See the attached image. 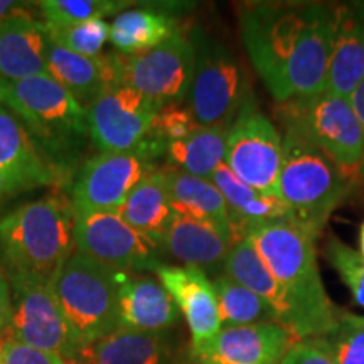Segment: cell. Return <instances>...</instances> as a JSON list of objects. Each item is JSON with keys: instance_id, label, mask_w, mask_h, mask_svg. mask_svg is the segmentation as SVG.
Listing matches in <instances>:
<instances>
[{"instance_id": "4316f807", "label": "cell", "mask_w": 364, "mask_h": 364, "mask_svg": "<svg viewBox=\"0 0 364 364\" xmlns=\"http://www.w3.org/2000/svg\"><path fill=\"white\" fill-rule=\"evenodd\" d=\"M223 273H226L230 279L238 282L240 285L247 287L258 297L272 306L279 318V324L289 331L290 322V307L287 295L275 277L272 275L265 263L257 253V250L248 238H241L231 247L228 253Z\"/></svg>"}, {"instance_id": "4fadbf2b", "label": "cell", "mask_w": 364, "mask_h": 364, "mask_svg": "<svg viewBox=\"0 0 364 364\" xmlns=\"http://www.w3.org/2000/svg\"><path fill=\"white\" fill-rule=\"evenodd\" d=\"M152 171V161L140 150L102 152L90 159L73 188L75 216L117 215L136 184Z\"/></svg>"}, {"instance_id": "44dd1931", "label": "cell", "mask_w": 364, "mask_h": 364, "mask_svg": "<svg viewBox=\"0 0 364 364\" xmlns=\"http://www.w3.org/2000/svg\"><path fill=\"white\" fill-rule=\"evenodd\" d=\"M0 172L22 191L53 184L54 172L46 164L27 134L26 127L12 113L0 107Z\"/></svg>"}, {"instance_id": "60d3db41", "label": "cell", "mask_w": 364, "mask_h": 364, "mask_svg": "<svg viewBox=\"0 0 364 364\" xmlns=\"http://www.w3.org/2000/svg\"><path fill=\"white\" fill-rule=\"evenodd\" d=\"M9 85H11V81L4 80L2 76H0V103H6V102H7Z\"/></svg>"}, {"instance_id": "83f0119b", "label": "cell", "mask_w": 364, "mask_h": 364, "mask_svg": "<svg viewBox=\"0 0 364 364\" xmlns=\"http://www.w3.org/2000/svg\"><path fill=\"white\" fill-rule=\"evenodd\" d=\"M230 125L199 127L198 130L167 145L164 156L169 167L186 174L211 179L218 167L225 162L226 136Z\"/></svg>"}, {"instance_id": "7a4b0ae2", "label": "cell", "mask_w": 364, "mask_h": 364, "mask_svg": "<svg viewBox=\"0 0 364 364\" xmlns=\"http://www.w3.org/2000/svg\"><path fill=\"white\" fill-rule=\"evenodd\" d=\"M248 238L268 270L279 282L290 307L289 331L299 341L327 334L339 317L321 279L317 236L294 221H272L250 226Z\"/></svg>"}, {"instance_id": "ffe728a7", "label": "cell", "mask_w": 364, "mask_h": 364, "mask_svg": "<svg viewBox=\"0 0 364 364\" xmlns=\"http://www.w3.org/2000/svg\"><path fill=\"white\" fill-rule=\"evenodd\" d=\"M235 243L230 235L218 228L176 213L164 235L161 248L184 263V267H196L203 272L221 268L223 272L228 253Z\"/></svg>"}, {"instance_id": "6da1fadb", "label": "cell", "mask_w": 364, "mask_h": 364, "mask_svg": "<svg viewBox=\"0 0 364 364\" xmlns=\"http://www.w3.org/2000/svg\"><path fill=\"white\" fill-rule=\"evenodd\" d=\"M241 41L279 103L326 91L334 9L324 4L257 2L241 9Z\"/></svg>"}, {"instance_id": "30bf717a", "label": "cell", "mask_w": 364, "mask_h": 364, "mask_svg": "<svg viewBox=\"0 0 364 364\" xmlns=\"http://www.w3.org/2000/svg\"><path fill=\"white\" fill-rule=\"evenodd\" d=\"M282 159L284 142L279 129L250 100L228 130L226 167L250 188L277 196Z\"/></svg>"}, {"instance_id": "484cf974", "label": "cell", "mask_w": 364, "mask_h": 364, "mask_svg": "<svg viewBox=\"0 0 364 364\" xmlns=\"http://www.w3.org/2000/svg\"><path fill=\"white\" fill-rule=\"evenodd\" d=\"M46 66H48V75L65 86L83 107L85 105L90 107L108 85L115 83L108 54L86 58L54 46L49 41Z\"/></svg>"}, {"instance_id": "e0dca14e", "label": "cell", "mask_w": 364, "mask_h": 364, "mask_svg": "<svg viewBox=\"0 0 364 364\" xmlns=\"http://www.w3.org/2000/svg\"><path fill=\"white\" fill-rule=\"evenodd\" d=\"M48 44L44 22L36 21L22 7L16 9L0 21V76L19 81L48 75Z\"/></svg>"}, {"instance_id": "f35d334b", "label": "cell", "mask_w": 364, "mask_h": 364, "mask_svg": "<svg viewBox=\"0 0 364 364\" xmlns=\"http://www.w3.org/2000/svg\"><path fill=\"white\" fill-rule=\"evenodd\" d=\"M17 193H22V189L19 188V186L0 172V201L9 198V196H14Z\"/></svg>"}, {"instance_id": "f546056e", "label": "cell", "mask_w": 364, "mask_h": 364, "mask_svg": "<svg viewBox=\"0 0 364 364\" xmlns=\"http://www.w3.org/2000/svg\"><path fill=\"white\" fill-rule=\"evenodd\" d=\"M213 285H215L223 327L267 324V322L279 324V318L270 304L247 287L230 279L226 273H218Z\"/></svg>"}, {"instance_id": "8d00e7d4", "label": "cell", "mask_w": 364, "mask_h": 364, "mask_svg": "<svg viewBox=\"0 0 364 364\" xmlns=\"http://www.w3.org/2000/svg\"><path fill=\"white\" fill-rule=\"evenodd\" d=\"M12 317V294L7 277L0 273V339L9 332Z\"/></svg>"}, {"instance_id": "f1b7e54d", "label": "cell", "mask_w": 364, "mask_h": 364, "mask_svg": "<svg viewBox=\"0 0 364 364\" xmlns=\"http://www.w3.org/2000/svg\"><path fill=\"white\" fill-rule=\"evenodd\" d=\"M176 33V21L154 9L124 11L110 24V41L120 54L149 51L166 43Z\"/></svg>"}, {"instance_id": "277c9868", "label": "cell", "mask_w": 364, "mask_h": 364, "mask_svg": "<svg viewBox=\"0 0 364 364\" xmlns=\"http://www.w3.org/2000/svg\"><path fill=\"white\" fill-rule=\"evenodd\" d=\"M75 247V211L63 198L22 204L0 218V255L9 273L53 279Z\"/></svg>"}, {"instance_id": "d6a6232c", "label": "cell", "mask_w": 364, "mask_h": 364, "mask_svg": "<svg viewBox=\"0 0 364 364\" xmlns=\"http://www.w3.org/2000/svg\"><path fill=\"white\" fill-rule=\"evenodd\" d=\"M48 39L54 46L86 58H97L110 39V24L105 19L81 22L75 26H46Z\"/></svg>"}, {"instance_id": "e575fe53", "label": "cell", "mask_w": 364, "mask_h": 364, "mask_svg": "<svg viewBox=\"0 0 364 364\" xmlns=\"http://www.w3.org/2000/svg\"><path fill=\"white\" fill-rule=\"evenodd\" d=\"M0 364H68L63 356L19 343L11 334L0 339Z\"/></svg>"}, {"instance_id": "9a60e30c", "label": "cell", "mask_w": 364, "mask_h": 364, "mask_svg": "<svg viewBox=\"0 0 364 364\" xmlns=\"http://www.w3.org/2000/svg\"><path fill=\"white\" fill-rule=\"evenodd\" d=\"M299 339L275 322L221 327L211 339L191 346V361L203 364H280Z\"/></svg>"}, {"instance_id": "8992f818", "label": "cell", "mask_w": 364, "mask_h": 364, "mask_svg": "<svg viewBox=\"0 0 364 364\" xmlns=\"http://www.w3.org/2000/svg\"><path fill=\"white\" fill-rule=\"evenodd\" d=\"M275 118L284 132L312 144L344 171L359 174L364 162V130L351 100L322 91L279 103Z\"/></svg>"}, {"instance_id": "7c38bea8", "label": "cell", "mask_w": 364, "mask_h": 364, "mask_svg": "<svg viewBox=\"0 0 364 364\" xmlns=\"http://www.w3.org/2000/svg\"><path fill=\"white\" fill-rule=\"evenodd\" d=\"M159 110L157 103L136 90L112 83L86 108L88 134L102 152L139 150Z\"/></svg>"}, {"instance_id": "ab89813d", "label": "cell", "mask_w": 364, "mask_h": 364, "mask_svg": "<svg viewBox=\"0 0 364 364\" xmlns=\"http://www.w3.org/2000/svg\"><path fill=\"white\" fill-rule=\"evenodd\" d=\"M19 6H22V4L11 2V0H0V21L16 11V9H19Z\"/></svg>"}, {"instance_id": "5bb4252c", "label": "cell", "mask_w": 364, "mask_h": 364, "mask_svg": "<svg viewBox=\"0 0 364 364\" xmlns=\"http://www.w3.org/2000/svg\"><path fill=\"white\" fill-rule=\"evenodd\" d=\"M75 247L78 253L117 272L156 270L161 265L157 245L112 213L75 216Z\"/></svg>"}, {"instance_id": "9c48e42d", "label": "cell", "mask_w": 364, "mask_h": 364, "mask_svg": "<svg viewBox=\"0 0 364 364\" xmlns=\"http://www.w3.org/2000/svg\"><path fill=\"white\" fill-rule=\"evenodd\" d=\"M6 105L54 149H65L88 134L86 108L48 75L11 81Z\"/></svg>"}, {"instance_id": "1f68e13d", "label": "cell", "mask_w": 364, "mask_h": 364, "mask_svg": "<svg viewBox=\"0 0 364 364\" xmlns=\"http://www.w3.org/2000/svg\"><path fill=\"white\" fill-rule=\"evenodd\" d=\"M125 2L113 0H43L39 9L46 26H75L81 22L105 19L125 9Z\"/></svg>"}, {"instance_id": "7bdbcfd3", "label": "cell", "mask_w": 364, "mask_h": 364, "mask_svg": "<svg viewBox=\"0 0 364 364\" xmlns=\"http://www.w3.org/2000/svg\"><path fill=\"white\" fill-rule=\"evenodd\" d=\"M354 6H356L359 16H361V19L364 21V2H358V4H354Z\"/></svg>"}, {"instance_id": "f6af8a7d", "label": "cell", "mask_w": 364, "mask_h": 364, "mask_svg": "<svg viewBox=\"0 0 364 364\" xmlns=\"http://www.w3.org/2000/svg\"><path fill=\"white\" fill-rule=\"evenodd\" d=\"M191 364H203V363H194V361H191Z\"/></svg>"}, {"instance_id": "52a82bcc", "label": "cell", "mask_w": 364, "mask_h": 364, "mask_svg": "<svg viewBox=\"0 0 364 364\" xmlns=\"http://www.w3.org/2000/svg\"><path fill=\"white\" fill-rule=\"evenodd\" d=\"M191 38L196 63L186 103L201 127L231 125L241 108L253 100L247 73L225 46L199 34Z\"/></svg>"}, {"instance_id": "836d02e7", "label": "cell", "mask_w": 364, "mask_h": 364, "mask_svg": "<svg viewBox=\"0 0 364 364\" xmlns=\"http://www.w3.org/2000/svg\"><path fill=\"white\" fill-rule=\"evenodd\" d=\"M324 255L329 265L338 272L341 280L349 289L354 304L364 307V258L336 236L327 240Z\"/></svg>"}, {"instance_id": "d4e9b609", "label": "cell", "mask_w": 364, "mask_h": 364, "mask_svg": "<svg viewBox=\"0 0 364 364\" xmlns=\"http://www.w3.org/2000/svg\"><path fill=\"white\" fill-rule=\"evenodd\" d=\"M164 172L167 176L171 203L176 213L215 226L223 233L230 235L235 241H238L233 225H231L226 201L215 182L204 179V177L186 174V172L172 169V167H167Z\"/></svg>"}, {"instance_id": "cb8c5ba5", "label": "cell", "mask_w": 364, "mask_h": 364, "mask_svg": "<svg viewBox=\"0 0 364 364\" xmlns=\"http://www.w3.org/2000/svg\"><path fill=\"white\" fill-rule=\"evenodd\" d=\"M117 215L130 228L161 248L162 238L176 211L164 171H152L136 184Z\"/></svg>"}, {"instance_id": "ba28073f", "label": "cell", "mask_w": 364, "mask_h": 364, "mask_svg": "<svg viewBox=\"0 0 364 364\" xmlns=\"http://www.w3.org/2000/svg\"><path fill=\"white\" fill-rule=\"evenodd\" d=\"M113 81L129 86L159 107L186 103L194 75L196 49L191 36L177 31L166 43L139 54H108Z\"/></svg>"}, {"instance_id": "8fae6325", "label": "cell", "mask_w": 364, "mask_h": 364, "mask_svg": "<svg viewBox=\"0 0 364 364\" xmlns=\"http://www.w3.org/2000/svg\"><path fill=\"white\" fill-rule=\"evenodd\" d=\"M9 285L12 294L11 338L65 359L75 358L76 346L54 297L51 279L9 273Z\"/></svg>"}, {"instance_id": "d6986e66", "label": "cell", "mask_w": 364, "mask_h": 364, "mask_svg": "<svg viewBox=\"0 0 364 364\" xmlns=\"http://www.w3.org/2000/svg\"><path fill=\"white\" fill-rule=\"evenodd\" d=\"M334 9V36L326 91L351 98L364 80V21L354 4Z\"/></svg>"}, {"instance_id": "3957f363", "label": "cell", "mask_w": 364, "mask_h": 364, "mask_svg": "<svg viewBox=\"0 0 364 364\" xmlns=\"http://www.w3.org/2000/svg\"><path fill=\"white\" fill-rule=\"evenodd\" d=\"M284 159L277 182L295 225L318 236L332 213L349 198L356 174L344 171L324 152L300 136L284 132Z\"/></svg>"}, {"instance_id": "ac0fdd59", "label": "cell", "mask_w": 364, "mask_h": 364, "mask_svg": "<svg viewBox=\"0 0 364 364\" xmlns=\"http://www.w3.org/2000/svg\"><path fill=\"white\" fill-rule=\"evenodd\" d=\"M179 318V309L162 284L149 277L122 273L118 287L120 327L142 332L171 329Z\"/></svg>"}, {"instance_id": "ee69618b", "label": "cell", "mask_w": 364, "mask_h": 364, "mask_svg": "<svg viewBox=\"0 0 364 364\" xmlns=\"http://www.w3.org/2000/svg\"><path fill=\"white\" fill-rule=\"evenodd\" d=\"M68 364H81L80 361H76V359H66Z\"/></svg>"}, {"instance_id": "4dcf8cb0", "label": "cell", "mask_w": 364, "mask_h": 364, "mask_svg": "<svg viewBox=\"0 0 364 364\" xmlns=\"http://www.w3.org/2000/svg\"><path fill=\"white\" fill-rule=\"evenodd\" d=\"M334 364H364V317L339 312L332 329L312 339Z\"/></svg>"}, {"instance_id": "7402d4cb", "label": "cell", "mask_w": 364, "mask_h": 364, "mask_svg": "<svg viewBox=\"0 0 364 364\" xmlns=\"http://www.w3.org/2000/svg\"><path fill=\"white\" fill-rule=\"evenodd\" d=\"M81 364H171L166 338L159 332L118 327L105 338L76 351Z\"/></svg>"}, {"instance_id": "74e56055", "label": "cell", "mask_w": 364, "mask_h": 364, "mask_svg": "<svg viewBox=\"0 0 364 364\" xmlns=\"http://www.w3.org/2000/svg\"><path fill=\"white\" fill-rule=\"evenodd\" d=\"M349 100H351L354 112H356V115L359 118V122H361L363 130H364V80L358 85V88L354 90V93L351 95V98ZM359 176H361V179L364 181V162L361 166V171H359Z\"/></svg>"}, {"instance_id": "d590c367", "label": "cell", "mask_w": 364, "mask_h": 364, "mask_svg": "<svg viewBox=\"0 0 364 364\" xmlns=\"http://www.w3.org/2000/svg\"><path fill=\"white\" fill-rule=\"evenodd\" d=\"M280 364H334V361L312 339H309L294 344Z\"/></svg>"}, {"instance_id": "603a6c76", "label": "cell", "mask_w": 364, "mask_h": 364, "mask_svg": "<svg viewBox=\"0 0 364 364\" xmlns=\"http://www.w3.org/2000/svg\"><path fill=\"white\" fill-rule=\"evenodd\" d=\"M211 181L221 191L228 211H230L231 225H233L236 238L241 240L250 226L263 225V223L290 220V211L282 203L279 196L265 194L262 191L250 188L241 182L223 162L218 167Z\"/></svg>"}, {"instance_id": "2e32d148", "label": "cell", "mask_w": 364, "mask_h": 364, "mask_svg": "<svg viewBox=\"0 0 364 364\" xmlns=\"http://www.w3.org/2000/svg\"><path fill=\"white\" fill-rule=\"evenodd\" d=\"M156 273L188 322L193 336L191 346L201 344L221 331L215 285L206 272L196 267L159 265Z\"/></svg>"}, {"instance_id": "b9f144b4", "label": "cell", "mask_w": 364, "mask_h": 364, "mask_svg": "<svg viewBox=\"0 0 364 364\" xmlns=\"http://www.w3.org/2000/svg\"><path fill=\"white\" fill-rule=\"evenodd\" d=\"M359 255L364 258V221L359 228Z\"/></svg>"}, {"instance_id": "5b68a950", "label": "cell", "mask_w": 364, "mask_h": 364, "mask_svg": "<svg viewBox=\"0 0 364 364\" xmlns=\"http://www.w3.org/2000/svg\"><path fill=\"white\" fill-rule=\"evenodd\" d=\"M117 272L86 255L75 253L51 279L54 297L70 327L76 351L120 327Z\"/></svg>"}]
</instances>
